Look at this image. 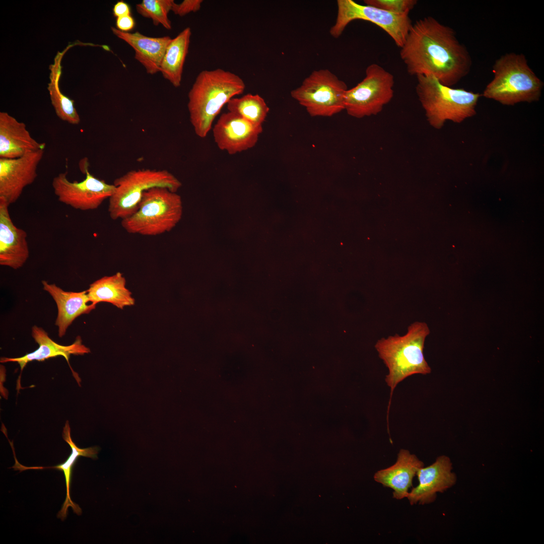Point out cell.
Here are the masks:
<instances>
[{
  "instance_id": "21",
  "label": "cell",
  "mask_w": 544,
  "mask_h": 544,
  "mask_svg": "<svg viewBox=\"0 0 544 544\" xmlns=\"http://www.w3.org/2000/svg\"><path fill=\"white\" fill-rule=\"evenodd\" d=\"M86 291L90 302L95 305L107 302L122 309L134 304L131 292L126 287V280L120 272L96 280Z\"/></svg>"
},
{
  "instance_id": "8",
  "label": "cell",
  "mask_w": 544,
  "mask_h": 544,
  "mask_svg": "<svg viewBox=\"0 0 544 544\" xmlns=\"http://www.w3.org/2000/svg\"><path fill=\"white\" fill-rule=\"evenodd\" d=\"M346 84L327 69L313 71L291 92L311 116H331L345 110Z\"/></svg>"
},
{
  "instance_id": "9",
  "label": "cell",
  "mask_w": 544,
  "mask_h": 544,
  "mask_svg": "<svg viewBox=\"0 0 544 544\" xmlns=\"http://www.w3.org/2000/svg\"><path fill=\"white\" fill-rule=\"evenodd\" d=\"M394 84L392 74L378 64H371L363 80L346 91L345 110L357 118L377 115L392 99Z\"/></svg>"
},
{
  "instance_id": "13",
  "label": "cell",
  "mask_w": 544,
  "mask_h": 544,
  "mask_svg": "<svg viewBox=\"0 0 544 544\" xmlns=\"http://www.w3.org/2000/svg\"><path fill=\"white\" fill-rule=\"evenodd\" d=\"M262 131V125L229 111L220 116L213 129L215 142L219 148L231 155L253 147Z\"/></svg>"
},
{
  "instance_id": "7",
  "label": "cell",
  "mask_w": 544,
  "mask_h": 544,
  "mask_svg": "<svg viewBox=\"0 0 544 544\" xmlns=\"http://www.w3.org/2000/svg\"><path fill=\"white\" fill-rule=\"evenodd\" d=\"M116 186L109 198L108 211L111 219L126 218L138 210L144 192L154 187H164L176 192L180 181L166 170L142 169L130 170L117 178Z\"/></svg>"
},
{
  "instance_id": "3",
  "label": "cell",
  "mask_w": 544,
  "mask_h": 544,
  "mask_svg": "<svg viewBox=\"0 0 544 544\" xmlns=\"http://www.w3.org/2000/svg\"><path fill=\"white\" fill-rule=\"evenodd\" d=\"M429 333L425 322L416 321L408 327L404 335L395 334L377 342L375 349L388 370L385 379L390 388L388 413L393 391L399 383L414 374L431 373L424 355L425 341Z\"/></svg>"
},
{
  "instance_id": "11",
  "label": "cell",
  "mask_w": 544,
  "mask_h": 544,
  "mask_svg": "<svg viewBox=\"0 0 544 544\" xmlns=\"http://www.w3.org/2000/svg\"><path fill=\"white\" fill-rule=\"evenodd\" d=\"M88 164L86 160L80 163L81 171L86 175L83 180L70 181L65 172L55 176L52 182L54 193L60 202L81 211L98 209L116 188L113 184L107 183L91 174Z\"/></svg>"
},
{
  "instance_id": "22",
  "label": "cell",
  "mask_w": 544,
  "mask_h": 544,
  "mask_svg": "<svg viewBox=\"0 0 544 544\" xmlns=\"http://www.w3.org/2000/svg\"><path fill=\"white\" fill-rule=\"evenodd\" d=\"M191 29L186 27L171 39L163 58L160 71L164 79L176 88L181 85L183 66L188 52Z\"/></svg>"
},
{
  "instance_id": "29",
  "label": "cell",
  "mask_w": 544,
  "mask_h": 544,
  "mask_svg": "<svg viewBox=\"0 0 544 544\" xmlns=\"http://www.w3.org/2000/svg\"><path fill=\"white\" fill-rule=\"evenodd\" d=\"M135 25V20L131 15L116 18V28L120 31L129 32L134 29Z\"/></svg>"
},
{
  "instance_id": "12",
  "label": "cell",
  "mask_w": 544,
  "mask_h": 544,
  "mask_svg": "<svg viewBox=\"0 0 544 544\" xmlns=\"http://www.w3.org/2000/svg\"><path fill=\"white\" fill-rule=\"evenodd\" d=\"M44 149L13 159L0 158V197L10 205L20 197L24 188L37 176V169Z\"/></svg>"
},
{
  "instance_id": "15",
  "label": "cell",
  "mask_w": 544,
  "mask_h": 544,
  "mask_svg": "<svg viewBox=\"0 0 544 544\" xmlns=\"http://www.w3.org/2000/svg\"><path fill=\"white\" fill-rule=\"evenodd\" d=\"M9 206L4 198L0 197V264L18 269L29 257L27 234L13 223Z\"/></svg>"
},
{
  "instance_id": "10",
  "label": "cell",
  "mask_w": 544,
  "mask_h": 544,
  "mask_svg": "<svg viewBox=\"0 0 544 544\" xmlns=\"http://www.w3.org/2000/svg\"><path fill=\"white\" fill-rule=\"evenodd\" d=\"M337 15L329 33L335 38L343 34L348 25L355 20L370 22L382 29L401 48L412 25L406 14L390 13L369 5L359 4L353 0H337Z\"/></svg>"
},
{
  "instance_id": "25",
  "label": "cell",
  "mask_w": 544,
  "mask_h": 544,
  "mask_svg": "<svg viewBox=\"0 0 544 544\" xmlns=\"http://www.w3.org/2000/svg\"><path fill=\"white\" fill-rule=\"evenodd\" d=\"M227 104L228 111L257 125H262L269 110L264 99L258 94H247L240 98H233Z\"/></svg>"
},
{
  "instance_id": "14",
  "label": "cell",
  "mask_w": 544,
  "mask_h": 544,
  "mask_svg": "<svg viewBox=\"0 0 544 544\" xmlns=\"http://www.w3.org/2000/svg\"><path fill=\"white\" fill-rule=\"evenodd\" d=\"M452 464L449 457L443 455L429 466L420 468L416 475L418 485L412 489L407 496L410 504H428L433 502L438 492H442L452 486L456 477L451 472Z\"/></svg>"
},
{
  "instance_id": "19",
  "label": "cell",
  "mask_w": 544,
  "mask_h": 544,
  "mask_svg": "<svg viewBox=\"0 0 544 544\" xmlns=\"http://www.w3.org/2000/svg\"><path fill=\"white\" fill-rule=\"evenodd\" d=\"M424 463L406 449L399 450L396 461L390 467L377 471L375 481L393 490V497L400 500L406 498L413 479Z\"/></svg>"
},
{
  "instance_id": "2",
  "label": "cell",
  "mask_w": 544,
  "mask_h": 544,
  "mask_svg": "<svg viewBox=\"0 0 544 544\" xmlns=\"http://www.w3.org/2000/svg\"><path fill=\"white\" fill-rule=\"evenodd\" d=\"M245 88L243 80L231 72L217 69L200 72L188 94L190 120L196 134L205 138L224 105Z\"/></svg>"
},
{
  "instance_id": "30",
  "label": "cell",
  "mask_w": 544,
  "mask_h": 544,
  "mask_svg": "<svg viewBox=\"0 0 544 544\" xmlns=\"http://www.w3.org/2000/svg\"><path fill=\"white\" fill-rule=\"evenodd\" d=\"M113 14L115 17L118 18L131 15L130 6L125 2L120 1L113 6Z\"/></svg>"
},
{
  "instance_id": "1",
  "label": "cell",
  "mask_w": 544,
  "mask_h": 544,
  "mask_svg": "<svg viewBox=\"0 0 544 544\" xmlns=\"http://www.w3.org/2000/svg\"><path fill=\"white\" fill-rule=\"evenodd\" d=\"M400 56L411 76L431 75L452 87L469 73L471 56L455 31L428 16L412 24Z\"/></svg>"
},
{
  "instance_id": "24",
  "label": "cell",
  "mask_w": 544,
  "mask_h": 544,
  "mask_svg": "<svg viewBox=\"0 0 544 544\" xmlns=\"http://www.w3.org/2000/svg\"><path fill=\"white\" fill-rule=\"evenodd\" d=\"M68 46L62 52H58L54 62L49 66L50 70V82L48 84L50 100L57 116L62 120L67 123L77 125L80 122V116L75 107L74 101L64 94L59 88V81L61 74V61L62 58L71 47Z\"/></svg>"
},
{
  "instance_id": "4",
  "label": "cell",
  "mask_w": 544,
  "mask_h": 544,
  "mask_svg": "<svg viewBox=\"0 0 544 544\" xmlns=\"http://www.w3.org/2000/svg\"><path fill=\"white\" fill-rule=\"evenodd\" d=\"M494 78L486 86L483 96L504 105L537 101L543 82L528 64L522 53H506L493 66Z\"/></svg>"
},
{
  "instance_id": "18",
  "label": "cell",
  "mask_w": 544,
  "mask_h": 544,
  "mask_svg": "<svg viewBox=\"0 0 544 544\" xmlns=\"http://www.w3.org/2000/svg\"><path fill=\"white\" fill-rule=\"evenodd\" d=\"M43 290L48 292L56 303L57 315L55 324L58 328V335L63 337L69 327L79 316L88 314L95 309L96 306L90 301L87 291L81 292L65 291L55 284L47 281L41 282Z\"/></svg>"
},
{
  "instance_id": "5",
  "label": "cell",
  "mask_w": 544,
  "mask_h": 544,
  "mask_svg": "<svg viewBox=\"0 0 544 544\" xmlns=\"http://www.w3.org/2000/svg\"><path fill=\"white\" fill-rule=\"evenodd\" d=\"M417 78V94L428 122L434 128H441L447 120L461 123L476 114L479 93L444 85L431 75Z\"/></svg>"
},
{
  "instance_id": "26",
  "label": "cell",
  "mask_w": 544,
  "mask_h": 544,
  "mask_svg": "<svg viewBox=\"0 0 544 544\" xmlns=\"http://www.w3.org/2000/svg\"><path fill=\"white\" fill-rule=\"evenodd\" d=\"M174 3L173 0H143L135 8L140 15L151 19L155 26L160 24L170 30L172 26L168 14Z\"/></svg>"
},
{
  "instance_id": "28",
  "label": "cell",
  "mask_w": 544,
  "mask_h": 544,
  "mask_svg": "<svg viewBox=\"0 0 544 544\" xmlns=\"http://www.w3.org/2000/svg\"><path fill=\"white\" fill-rule=\"evenodd\" d=\"M202 0H184L177 4L175 2L171 11L175 15L183 16L191 12H196L201 8Z\"/></svg>"
},
{
  "instance_id": "27",
  "label": "cell",
  "mask_w": 544,
  "mask_h": 544,
  "mask_svg": "<svg viewBox=\"0 0 544 544\" xmlns=\"http://www.w3.org/2000/svg\"><path fill=\"white\" fill-rule=\"evenodd\" d=\"M366 5L398 14L409 15L417 4L416 0H364Z\"/></svg>"
},
{
  "instance_id": "23",
  "label": "cell",
  "mask_w": 544,
  "mask_h": 544,
  "mask_svg": "<svg viewBox=\"0 0 544 544\" xmlns=\"http://www.w3.org/2000/svg\"><path fill=\"white\" fill-rule=\"evenodd\" d=\"M62 436L63 439L69 444L72 448V453L69 456L67 459L66 460L64 463L56 465V466L51 467H33V468L42 469L51 468L56 469L63 472L66 489V498L62 508L58 512L57 516L58 518L61 519V520H64L67 516V509L69 507H72L74 512L77 515H81L82 514V509L81 508L78 504L74 503L71 498L70 487L71 484L72 468L75 464L77 459L80 456L89 457L94 459H97V454L99 452V448L98 446L91 447L86 448H80L78 447L71 438V428L67 421L66 422L65 426L63 427ZM27 468V469L32 468V467Z\"/></svg>"
},
{
  "instance_id": "17",
  "label": "cell",
  "mask_w": 544,
  "mask_h": 544,
  "mask_svg": "<svg viewBox=\"0 0 544 544\" xmlns=\"http://www.w3.org/2000/svg\"><path fill=\"white\" fill-rule=\"evenodd\" d=\"M32 137L26 124L6 112H0V158L13 159L44 149Z\"/></svg>"
},
{
  "instance_id": "20",
  "label": "cell",
  "mask_w": 544,
  "mask_h": 544,
  "mask_svg": "<svg viewBox=\"0 0 544 544\" xmlns=\"http://www.w3.org/2000/svg\"><path fill=\"white\" fill-rule=\"evenodd\" d=\"M113 33L134 50V58L145 68L147 73L154 75L160 71L161 62L171 38L169 36L152 37L139 32H123L111 27Z\"/></svg>"
},
{
  "instance_id": "6",
  "label": "cell",
  "mask_w": 544,
  "mask_h": 544,
  "mask_svg": "<svg viewBox=\"0 0 544 544\" xmlns=\"http://www.w3.org/2000/svg\"><path fill=\"white\" fill-rule=\"evenodd\" d=\"M181 197L166 187H154L146 190L137 211L121 220L128 233L156 236L171 231L181 218Z\"/></svg>"
},
{
  "instance_id": "16",
  "label": "cell",
  "mask_w": 544,
  "mask_h": 544,
  "mask_svg": "<svg viewBox=\"0 0 544 544\" xmlns=\"http://www.w3.org/2000/svg\"><path fill=\"white\" fill-rule=\"evenodd\" d=\"M32 336L39 346L34 352L18 358L3 357L1 363L16 362L23 371L26 365L32 361H42L57 356L63 357L67 361L74 376L77 375L71 368L69 358L71 355H84L90 352L89 348L85 346L80 336H77L75 342L69 346L59 345L54 342L47 332L42 327L34 325L32 327Z\"/></svg>"
}]
</instances>
